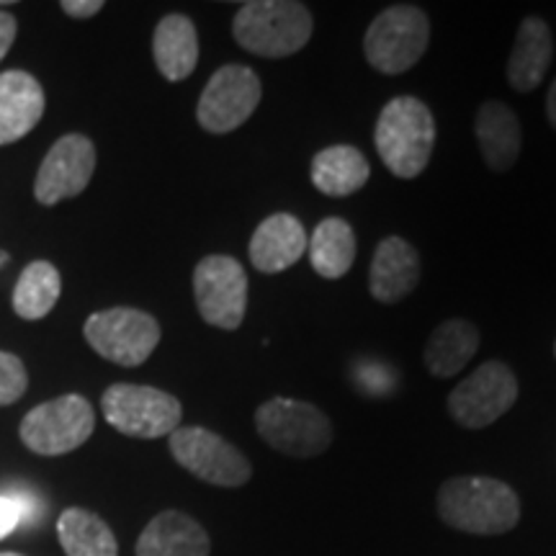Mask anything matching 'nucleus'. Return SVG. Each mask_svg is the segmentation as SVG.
Returning <instances> with one entry per match:
<instances>
[{"label": "nucleus", "instance_id": "nucleus-10", "mask_svg": "<svg viewBox=\"0 0 556 556\" xmlns=\"http://www.w3.org/2000/svg\"><path fill=\"white\" fill-rule=\"evenodd\" d=\"M518 379L503 361H486L448 394V413L462 428L479 430L497 422L518 402Z\"/></svg>", "mask_w": 556, "mask_h": 556}, {"label": "nucleus", "instance_id": "nucleus-14", "mask_svg": "<svg viewBox=\"0 0 556 556\" xmlns=\"http://www.w3.org/2000/svg\"><path fill=\"white\" fill-rule=\"evenodd\" d=\"M420 255L413 242L400 235H389L374 250L368 266V291L381 304H397L420 283Z\"/></svg>", "mask_w": 556, "mask_h": 556}, {"label": "nucleus", "instance_id": "nucleus-7", "mask_svg": "<svg viewBox=\"0 0 556 556\" xmlns=\"http://www.w3.org/2000/svg\"><path fill=\"white\" fill-rule=\"evenodd\" d=\"M86 340L101 358L135 368L144 364L160 343V325L148 312L135 307H111L86 319Z\"/></svg>", "mask_w": 556, "mask_h": 556}, {"label": "nucleus", "instance_id": "nucleus-29", "mask_svg": "<svg viewBox=\"0 0 556 556\" xmlns=\"http://www.w3.org/2000/svg\"><path fill=\"white\" fill-rule=\"evenodd\" d=\"M16 528H21V510L16 500H13L9 492H3V495H0V541L11 536Z\"/></svg>", "mask_w": 556, "mask_h": 556}, {"label": "nucleus", "instance_id": "nucleus-15", "mask_svg": "<svg viewBox=\"0 0 556 556\" xmlns=\"http://www.w3.org/2000/svg\"><path fill=\"white\" fill-rule=\"evenodd\" d=\"M307 229H304L294 214L276 212L255 227L248 253L255 270L274 276L296 266L302 255L307 253Z\"/></svg>", "mask_w": 556, "mask_h": 556}, {"label": "nucleus", "instance_id": "nucleus-9", "mask_svg": "<svg viewBox=\"0 0 556 556\" xmlns=\"http://www.w3.org/2000/svg\"><path fill=\"white\" fill-rule=\"evenodd\" d=\"M248 270L232 255H206L193 270L199 315L219 330H238L248 312Z\"/></svg>", "mask_w": 556, "mask_h": 556}, {"label": "nucleus", "instance_id": "nucleus-25", "mask_svg": "<svg viewBox=\"0 0 556 556\" xmlns=\"http://www.w3.org/2000/svg\"><path fill=\"white\" fill-rule=\"evenodd\" d=\"M60 291V270L47 261H34L24 268L13 289V309L21 319H41L54 309Z\"/></svg>", "mask_w": 556, "mask_h": 556}, {"label": "nucleus", "instance_id": "nucleus-2", "mask_svg": "<svg viewBox=\"0 0 556 556\" xmlns=\"http://www.w3.org/2000/svg\"><path fill=\"white\" fill-rule=\"evenodd\" d=\"M435 119L426 101L415 96H397L381 109L374 144L381 163L392 176L413 180L422 176L435 150Z\"/></svg>", "mask_w": 556, "mask_h": 556}, {"label": "nucleus", "instance_id": "nucleus-11", "mask_svg": "<svg viewBox=\"0 0 556 556\" xmlns=\"http://www.w3.org/2000/svg\"><path fill=\"white\" fill-rule=\"evenodd\" d=\"M263 96L261 78L248 65H225L212 75L201 93L197 119L208 135H229L255 114Z\"/></svg>", "mask_w": 556, "mask_h": 556}, {"label": "nucleus", "instance_id": "nucleus-31", "mask_svg": "<svg viewBox=\"0 0 556 556\" xmlns=\"http://www.w3.org/2000/svg\"><path fill=\"white\" fill-rule=\"evenodd\" d=\"M16 18L11 13L0 11V62H3L5 54H9L13 39H16Z\"/></svg>", "mask_w": 556, "mask_h": 556}, {"label": "nucleus", "instance_id": "nucleus-4", "mask_svg": "<svg viewBox=\"0 0 556 556\" xmlns=\"http://www.w3.org/2000/svg\"><path fill=\"white\" fill-rule=\"evenodd\" d=\"M430 41V18L420 5L400 3L368 24L364 54L377 73L402 75L422 60Z\"/></svg>", "mask_w": 556, "mask_h": 556}, {"label": "nucleus", "instance_id": "nucleus-26", "mask_svg": "<svg viewBox=\"0 0 556 556\" xmlns=\"http://www.w3.org/2000/svg\"><path fill=\"white\" fill-rule=\"evenodd\" d=\"M400 374L384 361H368V364H353V384L368 397H387L397 387Z\"/></svg>", "mask_w": 556, "mask_h": 556}, {"label": "nucleus", "instance_id": "nucleus-34", "mask_svg": "<svg viewBox=\"0 0 556 556\" xmlns=\"http://www.w3.org/2000/svg\"><path fill=\"white\" fill-rule=\"evenodd\" d=\"M554 351H556V345H554Z\"/></svg>", "mask_w": 556, "mask_h": 556}, {"label": "nucleus", "instance_id": "nucleus-8", "mask_svg": "<svg viewBox=\"0 0 556 556\" xmlns=\"http://www.w3.org/2000/svg\"><path fill=\"white\" fill-rule=\"evenodd\" d=\"M96 413L80 394L50 400L29 409L21 420V441L39 456H62L80 448L93 435Z\"/></svg>", "mask_w": 556, "mask_h": 556}, {"label": "nucleus", "instance_id": "nucleus-22", "mask_svg": "<svg viewBox=\"0 0 556 556\" xmlns=\"http://www.w3.org/2000/svg\"><path fill=\"white\" fill-rule=\"evenodd\" d=\"M479 343H482V338H479L475 323L464 317L446 319L430 332L422 361H426V368L433 377L451 379L477 356Z\"/></svg>", "mask_w": 556, "mask_h": 556}, {"label": "nucleus", "instance_id": "nucleus-27", "mask_svg": "<svg viewBox=\"0 0 556 556\" xmlns=\"http://www.w3.org/2000/svg\"><path fill=\"white\" fill-rule=\"evenodd\" d=\"M29 377H26L24 361L13 353L0 351V405H13L24 397Z\"/></svg>", "mask_w": 556, "mask_h": 556}, {"label": "nucleus", "instance_id": "nucleus-17", "mask_svg": "<svg viewBox=\"0 0 556 556\" xmlns=\"http://www.w3.org/2000/svg\"><path fill=\"white\" fill-rule=\"evenodd\" d=\"M475 135L479 152H482L486 168L495 173H507L518 163L523 148V131L520 122L507 103L484 101L477 111Z\"/></svg>", "mask_w": 556, "mask_h": 556}, {"label": "nucleus", "instance_id": "nucleus-19", "mask_svg": "<svg viewBox=\"0 0 556 556\" xmlns=\"http://www.w3.org/2000/svg\"><path fill=\"white\" fill-rule=\"evenodd\" d=\"M552 60L554 41L546 21L539 16L523 18V24L518 26L510 60H507V83L518 93H531L541 86Z\"/></svg>", "mask_w": 556, "mask_h": 556}, {"label": "nucleus", "instance_id": "nucleus-32", "mask_svg": "<svg viewBox=\"0 0 556 556\" xmlns=\"http://www.w3.org/2000/svg\"><path fill=\"white\" fill-rule=\"evenodd\" d=\"M546 116L548 122H552V127L556 129V80L552 83V88H548V96H546Z\"/></svg>", "mask_w": 556, "mask_h": 556}, {"label": "nucleus", "instance_id": "nucleus-5", "mask_svg": "<svg viewBox=\"0 0 556 556\" xmlns=\"http://www.w3.org/2000/svg\"><path fill=\"white\" fill-rule=\"evenodd\" d=\"M255 430L270 448L294 458L325 454L332 443V422L304 400L274 397L255 409Z\"/></svg>", "mask_w": 556, "mask_h": 556}, {"label": "nucleus", "instance_id": "nucleus-23", "mask_svg": "<svg viewBox=\"0 0 556 556\" xmlns=\"http://www.w3.org/2000/svg\"><path fill=\"white\" fill-rule=\"evenodd\" d=\"M356 232H353L351 222L343 217H325L307 242L312 270L328 281L343 278L351 270L353 261H356Z\"/></svg>", "mask_w": 556, "mask_h": 556}, {"label": "nucleus", "instance_id": "nucleus-6", "mask_svg": "<svg viewBox=\"0 0 556 556\" xmlns=\"http://www.w3.org/2000/svg\"><path fill=\"white\" fill-rule=\"evenodd\" d=\"M103 417L129 438H163L180 428L184 407L173 394L142 384H114L101 397Z\"/></svg>", "mask_w": 556, "mask_h": 556}, {"label": "nucleus", "instance_id": "nucleus-12", "mask_svg": "<svg viewBox=\"0 0 556 556\" xmlns=\"http://www.w3.org/2000/svg\"><path fill=\"white\" fill-rule=\"evenodd\" d=\"M170 454L186 471L214 486H242L253 477V467L238 446L199 426L170 433Z\"/></svg>", "mask_w": 556, "mask_h": 556}, {"label": "nucleus", "instance_id": "nucleus-30", "mask_svg": "<svg viewBox=\"0 0 556 556\" xmlns=\"http://www.w3.org/2000/svg\"><path fill=\"white\" fill-rule=\"evenodd\" d=\"M101 9V0H62V11H65L70 18H90Z\"/></svg>", "mask_w": 556, "mask_h": 556}, {"label": "nucleus", "instance_id": "nucleus-18", "mask_svg": "<svg viewBox=\"0 0 556 556\" xmlns=\"http://www.w3.org/2000/svg\"><path fill=\"white\" fill-rule=\"evenodd\" d=\"M212 541L199 520L180 510H165L139 533L137 556H208Z\"/></svg>", "mask_w": 556, "mask_h": 556}, {"label": "nucleus", "instance_id": "nucleus-1", "mask_svg": "<svg viewBox=\"0 0 556 556\" xmlns=\"http://www.w3.org/2000/svg\"><path fill=\"white\" fill-rule=\"evenodd\" d=\"M438 516L456 531L500 536L520 520V500L510 484L490 477H454L438 490Z\"/></svg>", "mask_w": 556, "mask_h": 556}, {"label": "nucleus", "instance_id": "nucleus-16", "mask_svg": "<svg viewBox=\"0 0 556 556\" xmlns=\"http://www.w3.org/2000/svg\"><path fill=\"white\" fill-rule=\"evenodd\" d=\"M45 90L24 70L0 73V144L18 142L45 114Z\"/></svg>", "mask_w": 556, "mask_h": 556}, {"label": "nucleus", "instance_id": "nucleus-24", "mask_svg": "<svg viewBox=\"0 0 556 556\" xmlns=\"http://www.w3.org/2000/svg\"><path fill=\"white\" fill-rule=\"evenodd\" d=\"M58 536L67 556H119L106 520L83 507H67L58 520Z\"/></svg>", "mask_w": 556, "mask_h": 556}, {"label": "nucleus", "instance_id": "nucleus-21", "mask_svg": "<svg viewBox=\"0 0 556 556\" xmlns=\"http://www.w3.org/2000/svg\"><path fill=\"white\" fill-rule=\"evenodd\" d=\"M155 65L165 80H186L199 65V34L197 26L184 13H170L157 24L152 37Z\"/></svg>", "mask_w": 556, "mask_h": 556}, {"label": "nucleus", "instance_id": "nucleus-13", "mask_svg": "<svg viewBox=\"0 0 556 556\" xmlns=\"http://www.w3.org/2000/svg\"><path fill=\"white\" fill-rule=\"evenodd\" d=\"M96 170V148L86 135H65L52 144L41 163L34 197L39 204L54 206L88 189Z\"/></svg>", "mask_w": 556, "mask_h": 556}, {"label": "nucleus", "instance_id": "nucleus-28", "mask_svg": "<svg viewBox=\"0 0 556 556\" xmlns=\"http://www.w3.org/2000/svg\"><path fill=\"white\" fill-rule=\"evenodd\" d=\"M9 495L16 500L21 510V528H31L41 516H45V507H41L39 497L34 495L31 490H26V486H21V490H11Z\"/></svg>", "mask_w": 556, "mask_h": 556}, {"label": "nucleus", "instance_id": "nucleus-3", "mask_svg": "<svg viewBox=\"0 0 556 556\" xmlns=\"http://www.w3.org/2000/svg\"><path fill=\"white\" fill-rule=\"evenodd\" d=\"M315 21L299 0H250L232 21V37L242 50L266 60H283L307 47Z\"/></svg>", "mask_w": 556, "mask_h": 556}, {"label": "nucleus", "instance_id": "nucleus-33", "mask_svg": "<svg viewBox=\"0 0 556 556\" xmlns=\"http://www.w3.org/2000/svg\"><path fill=\"white\" fill-rule=\"evenodd\" d=\"M0 556H21V554H13V552H0Z\"/></svg>", "mask_w": 556, "mask_h": 556}, {"label": "nucleus", "instance_id": "nucleus-20", "mask_svg": "<svg viewBox=\"0 0 556 556\" xmlns=\"http://www.w3.org/2000/svg\"><path fill=\"white\" fill-rule=\"evenodd\" d=\"M371 178V165L353 144H330L312 157L309 180L323 197L345 199L364 189Z\"/></svg>", "mask_w": 556, "mask_h": 556}]
</instances>
